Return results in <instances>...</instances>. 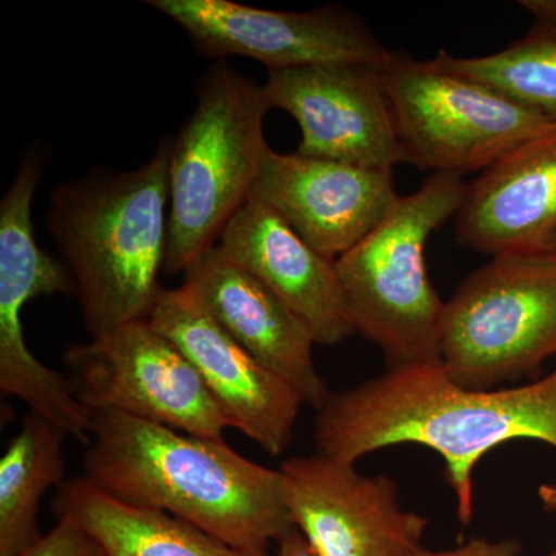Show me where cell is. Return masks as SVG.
Listing matches in <instances>:
<instances>
[{
  "instance_id": "12",
  "label": "cell",
  "mask_w": 556,
  "mask_h": 556,
  "mask_svg": "<svg viewBox=\"0 0 556 556\" xmlns=\"http://www.w3.org/2000/svg\"><path fill=\"white\" fill-rule=\"evenodd\" d=\"M289 511L316 556H412L430 519L402 508L386 475L320 455L292 456L280 467Z\"/></svg>"
},
{
  "instance_id": "6",
  "label": "cell",
  "mask_w": 556,
  "mask_h": 556,
  "mask_svg": "<svg viewBox=\"0 0 556 556\" xmlns=\"http://www.w3.org/2000/svg\"><path fill=\"white\" fill-rule=\"evenodd\" d=\"M556 356V258L504 255L464 278L445 302L441 362L471 390L532 378Z\"/></svg>"
},
{
  "instance_id": "24",
  "label": "cell",
  "mask_w": 556,
  "mask_h": 556,
  "mask_svg": "<svg viewBox=\"0 0 556 556\" xmlns=\"http://www.w3.org/2000/svg\"><path fill=\"white\" fill-rule=\"evenodd\" d=\"M538 496L544 508L551 514H556V482H548V484L540 485L538 489Z\"/></svg>"
},
{
  "instance_id": "20",
  "label": "cell",
  "mask_w": 556,
  "mask_h": 556,
  "mask_svg": "<svg viewBox=\"0 0 556 556\" xmlns=\"http://www.w3.org/2000/svg\"><path fill=\"white\" fill-rule=\"evenodd\" d=\"M535 24L506 49L485 56L457 58L439 50L434 62L536 110L556 123V0L519 2Z\"/></svg>"
},
{
  "instance_id": "10",
  "label": "cell",
  "mask_w": 556,
  "mask_h": 556,
  "mask_svg": "<svg viewBox=\"0 0 556 556\" xmlns=\"http://www.w3.org/2000/svg\"><path fill=\"white\" fill-rule=\"evenodd\" d=\"M208 58L243 56L270 70L365 62L386 64L388 50L367 22L342 5L273 11L232 0H148Z\"/></svg>"
},
{
  "instance_id": "23",
  "label": "cell",
  "mask_w": 556,
  "mask_h": 556,
  "mask_svg": "<svg viewBox=\"0 0 556 556\" xmlns=\"http://www.w3.org/2000/svg\"><path fill=\"white\" fill-rule=\"evenodd\" d=\"M278 556H316L311 551L305 538L298 529L292 530L281 543H278Z\"/></svg>"
},
{
  "instance_id": "1",
  "label": "cell",
  "mask_w": 556,
  "mask_h": 556,
  "mask_svg": "<svg viewBox=\"0 0 556 556\" xmlns=\"http://www.w3.org/2000/svg\"><path fill=\"white\" fill-rule=\"evenodd\" d=\"M514 441L556 448V368L525 386L471 390L450 378L441 358L402 365L331 391L314 424L317 453L353 466L394 445L433 450L444 459L464 526L475 515V468L486 453Z\"/></svg>"
},
{
  "instance_id": "4",
  "label": "cell",
  "mask_w": 556,
  "mask_h": 556,
  "mask_svg": "<svg viewBox=\"0 0 556 556\" xmlns=\"http://www.w3.org/2000/svg\"><path fill=\"white\" fill-rule=\"evenodd\" d=\"M270 109L265 87L226 61L200 79L197 108L172 138L164 273H186L251 197Z\"/></svg>"
},
{
  "instance_id": "16",
  "label": "cell",
  "mask_w": 556,
  "mask_h": 556,
  "mask_svg": "<svg viewBox=\"0 0 556 556\" xmlns=\"http://www.w3.org/2000/svg\"><path fill=\"white\" fill-rule=\"evenodd\" d=\"M463 247L490 257L552 254L556 244V127L467 185L456 214Z\"/></svg>"
},
{
  "instance_id": "11",
  "label": "cell",
  "mask_w": 556,
  "mask_h": 556,
  "mask_svg": "<svg viewBox=\"0 0 556 556\" xmlns=\"http://www.w3.org/2000/svg\"><path fill=\"white\" fill-rule=\"evenodd\" d=\"M382 65L327 62L270 70L263 87L273 109L298 121L302 155L393 170L408 156L388 102Z\"/></svg>"
},
{
  "instance_id": "2",
  "label": "cell",
  "mask_w": 556,
  "mask_h": 556,
  "mask_svg": "<svg viewBox=\"0 0 556 556\" xmlns=\"http://www.w3.org/2000/svg\"><path fill=\"white\" fill-rule=\"evenodd\" d=\"M84 478L129 506L169 514L248 552H268L295 529L280 468L225 441L119 413H93Z\"/></svg>"
},
{
  "instance_id": "22",
  "label": "cell",
  "mask_w": 556,
  "mask_h": 556,
  "mask_svg": "<svg viewBox=\"0 0 556 556\" xmlns=\"http://www.w3.org/2000/svg\"><path fill=\"white\" fill-rule=\"evenodd\" d=\"M522 546L514 538L504 540H489V538H471L459 546L445 548V551H430L420 547L412 556H521Z\"/></svg>"
},
{
  "instance_id": "7",
  "label": "cell",
  "mask_w": 556,
  "mask_h": 556,
  "mask_svg": "<svg viewBox=\"0 0 556 556\" xmlns=\"http://www.w3.org/2000/svg\"><path fill=\"white\" fill-rule=\"evenodd\" d=\"M383 86L408 163L433 174L485 170L555 121L493 87L448 72L407 51H391Z\"/></svg>"
},
{
  "instance_id": "8",
  "label": "cell",
  "mask_w": 556,
  "mask_h": 556,
  "mask_svg": "<svg viewBox=\"0 0 556 556\" xmlns=\"http://www.w3.org/2000/svg\"><path fill=\"white\" fill-rule=\"evenodd\" d=\"M42 170V152L31 150L0 201V390L89 444L93 413L75 396L67 376L33 356L22 325L30 300L76 294L72 274L39 248L33 232V199Z\"/></svg>"
},
{
  "instance_id": "25",
  "label": "cell",
  "mask_w": 556,
  "mask_h": 556,
  "mask_svg": "<svg viewBox=\"0 0 556 556\" xmlns=\"http://www.w3.org/2000/svg\"><path fill=\"white\" fill-rule=\"evenodd\" d=\"M552 255H554V257L556 258V244H555L554 251H552Z\"/></svg>"
},
{
  "instance_id": "19",
  "label": "cell",
  "mask_w": 556,
  "mask_h": 556,
  "mask_svg": "<svg viewBox=\"0 0 556 556\" xmlns=\"http://www.w3.org/2000/svg\"><path fill=\"white\" fill-rule=\"evenodd\" d=\"M68 434L46 417L28 413L0 459V556H20L38 543L40 500L64 484Z\"/></svg>"
},
{
  "instance_id": "9",
  "label": "cell",
  "mask_w": 556,
  "mask_h": 556,
  "mask_svg": "<svg viewBox=\"0 0 556 556\" xmlns=\"http://www.w3.org/2000/svg\"><path fill=\"white\" fill-rule=\"evenodd\" d=\"M64 362L75 396L91 413H119L225 441L228 419L200 372L149 320L70 346Z\"/></svg>"
},
{
  "instance_id": "15",
  "label": "cell",
  "mask_w": 556,
  "mask_h": 556,
  "mask_svg": "<svg viewBox=\"0 0 556 556\" xmlns=\"http://www.w3.org/2000/svg\"><path fill=\"white\" fill-rule=\"evenodd\" d=\"M182 285L230 338L287 380L305 405L321 408L331 391L314 364L313 332L263 281L215 244L189 266Z\"/></svg>"
},
{
  "instance_id": "17",
  "label": "cell",
  "mask_w": 556,
  "mask_h": 556,
  "mask_svg": "<svg viewBox=\"0 0 556 556\" xmlns=\"http://www.w3.org/2000/svg\"><path fill=\"white\" fill-rule=\"evenodd\" d=\"M217 244L263 281L309 328L318 345H339L357 334L334 260L318 254L265 204L249 199Z\"/></svg>"
},
{
  "instance_id": "3",
  "label": "cell",
  "mask_w": 556,
  "mask_h": 556,
  "mask_svg": "<svg viewBox=\"0 0 556 556\" xmlns=\"http://www.w3.org/2000/svg\"><path fill=\"white\" fill-rule=\"evenodd\" d=\"M172 138L138 169L62 182L47 225L75 281L91 339L149 320L169 232Z\"/></svg>"
},
{
  "instance_id": "13",
  "label": "cell",
  "mask_w": 556,
  "mask_h": 556,
  "mask_svg": "<svg viewBox=\"0 0 556 556\" xmlns=\"http://www.w3.org/2000/svg\"><path fill=\"white\" fill-rule=\"evenodd\" d=\"M149 321L200 372L230 428L270 456L289 447L305 402L287 380L230 338L185 285L161 289Z\"/></svg>"
},
{
  "instance_id": "18",
  "label": "cell",
  "mask_w": 556,
  "mask_h": 556,
  "mask_svg": "<svg viewBox=\"0 0 556 556\" xmlns=\"http://www.w3.org/2000/svg\"><path fill=\"white\" fill-rule=\"evenodd\" d=\"M53 511L58 518L78 522L105 556H270L229 546L164 511L129 506L84 477L65 479L54 496Z\"/></svg>"
},
{
  "instance_id": "5",
  "label": "cell",
  "mask_w": 556,
  "mask_h": 556,
  "mask_svg": "<svg viewBox=\"0 0 556 556\" xmlns=\"http://www.w3.org/2000/svg\"><path fill=\"white\" fill-rule=\"evenodd\" d=\"M466 189L456 175H431L336 260L354 329L380 348L388 368L441 358L445 302L428 277L426 247L456 217Z\"/></svg>"
},
{
  "instance_id": "26",
  "label": "cell",
  "mask_w": 556,
  "mask_h": 556,
  "mask_svg": "<svg viewBox=\"0 0 556 556\" xmlns=\"http://www.w3.org/2000/svg\"><path fill=\"white\" fill-rule=\"evenodd\" d=\"M551 556H556V551L554 552V554H552Z\"/></svg>"
},
{
  "instance_id": "14",
  "label": "cell",
  "mask_w": 556,
  "mask_h": 556,
  "mask_svg": "<svg viewBox=\"0 0 556 556\" xmlns=\"http://www.w3.org/2000/svg\"><path fill=\"white\" fill-rule=\"evenodd\" d=\"M393 170L268 149L249 199L265 204L318 254L338 260L399 200Z\"/></svg>"
},
{
  "instance_id": "21",
  "label": "cell",
  "mask_w": 556,
  "mask_h": 556,
  "mask_svg": "<svg viewBox=\"0 0 556 556\" xmlns=\"http://www.w3.org/2000/svg\"><path fill=\"white\" fill-rule=\"evenodd\" d=\"M20 556H105L100 544L70 518H58V525L38 543Z\"/></svg>"
}]
</instances>
